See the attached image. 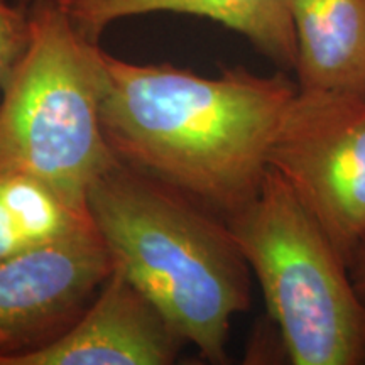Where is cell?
<instances>
[{
  "label": "cell",
  "instance_id": "5",
  "mask_svg": "<svg viewBox=\"0 0 365 365\" xmlns=\"http://www.w3.org/2000/svg\"><path fill=\"white\" fill-rule=\"evenodd\" d=\"M349 266L365 242V98L296 93L269 153Z\"/></svg>",
  "mask_w": 365,
  "mask_h": 365
},
{
  "label": "cell",
  "instance_id": "4",
  "mask_svg": "<svg viewBox=\"0 0 365 365\" xmlns=\"http://www.w3.org/2000/svg\"><path fill=\"white\" fill-rule=\"evenodd\" d=\"M227 225L257 277L294 365H365V299L349 266L291 185L269 166Z\"/></svg>",
  "mask_w": 365,
  "mask_h": 365
},
{
  "label": "cell",
  "instance_id": "10",
  "mask_svg": "<svg viewBox=\"0 0 365 365\" xmlns=\"http://www.w3.org/2000/svg\"><path fill=\"white\" fill-rule=\"evenodd\" d=\"M88 212L27 173L0 170V262L91 230Z\"/></svg>",
  "mask_w": 365,
  "mask_h": 365
},
{
  "label": "cell",
  "instance_id": "7",
  "mask_svg": "<svg viewBox=\"0 0 365 365\" xmlns=\"http://www.w3.org/2000/svg\"><path fill=\"white\" fill-rule=\"evenodd\" d=\"M186 345L153 301L113 267L70 330L6 365H170Z\"/></svg>",
  "mask_w": 365,
  "mask_h": 365
},
{
  "label": "cell",
  "instance_id": "6",
  "mask_svg": "<svg viewBox=\"0 0 365 365\" xmlns=\"http://www.w3.org/2000/svg\"><path fill=\"white\" fill-rule=\"evenodd\" d=\"M112 271L97 228L0 262V365L70 330Z\"/></svg>",
  "mask_w": 365,
  "mask_h": 365
},
{
  "label": "cell",
  "instance_id": "12",
  "mask_svg": "<svg viewBox=\"0 0 365 365\" xmlns=\"http://www.w3.org/2000/svg\"><path fill=\"white\" fill-rule=\"evenodd\" d=\"M350 279H352L357 293L365 299V242L360 245L354 259L349 264Z\"/></svg>",
  "mask_w": 365,
  "mask_h": 365
},
{
  "label": "cell",
  "instance_id": "3",
  "mask_svg": "<svg viewBox=\"0 0 365 365\" xmlns=\"http://www.w3.org/2000/svg\"><path fill=\"white\" fill-rule=\"evenodd\" d=\"M31 38L0 102V170L27 173L85 212L118 159L105 139L98 43L58 6L29 9Z\"/></svg>",
  "mask_w": 365,
  "mask_h": 365
},
{
  "label": "cell",
  "instance_id": "13",
  "mask_svg": "<svg viewBox=\"0 0 365 365\" xmlns=\"http://www.w3.org/2000/svg\"><path fill=\"white\" fill-rule=\"evenodd\" d=\"M14 2H17L19 6H24L27 9H33L38 6H58V7L66 9L68 11L75 0H14Z\"/></svg>",
  "mask_w": 365,
  "mask_h": 365
},
{
  "label": "cell",
  "instance_id": "2",
  "mask_svg": "<svg viewBox=\"0 0 365 365\" xmlns=\"http://www.w3.org/2000/svg\"><path fill=\"white\" fill-rule=\"evenodd\" d=\"M86 210L113 267L205 360L227 364L232 319L250 307L252 272L227 222L120 161L93 182Z\"/></svg>",
  "mask_w": 365,
  "mask_h": 365
},
{
  "label": "cell",
  "instance_id": "1",
  "mask_svg": "<svg viewBox=\"0 0 365 365\" xmlns=\"http://www.w3.org/2000/svg\"><path fill=\"white\" fill-rule=\"evenodd\" d=\"M102 127L120 163L223 220L257 196L298 83L287 71L222 68L215 78L102 51Z\"/></svg>",
  "mask_w": 365,
  "mask_h": 365
},
{
  "label": "cell",
  "instance_id": "9",
  "mask_svg": "<svg viewBox=\"0 0 365 365\" xmlns=\"http://www.w3.org/2000/svg\"><path fill=\"white\" fill-rule=\"evenodd\" d=\"M299 90L365 98V0H293Z\"/></svg>",
  "mask_w": 365,
  "mask_h": 365
},
{
  "label": "cell",
  "instance_id": "11",
  "mask_svg": "<svg viewBox=\"0 0 365 365\" xmlns=\"http://www.w3.org/2000/svg\"><path fill=\"white\" fill-rule=\"evenodd\" d=\"M31 38L29 9L14 0H0V102L14 68L24 54Z\"/></svg>",
  "mask_w": 365,
  "mask_h": 365
},
{
  "label": "cell",
  "instance_id": "8",
  "mask_svg": "<svg viewBox=\"0 0 365 365\" xmlns=\"http://www.w3.org/2000/svg\"><path fill=\"white\" fill-rule=\"evenodd\" d=\"M293 0H75L68 9L76 29L100 43L113 22L154 12L185 14L208 19L244 36L282 71H294L296 33Z\"/></svg>",
  "mask_w": 365,
  "mask_h": 365
}]
</instances>
